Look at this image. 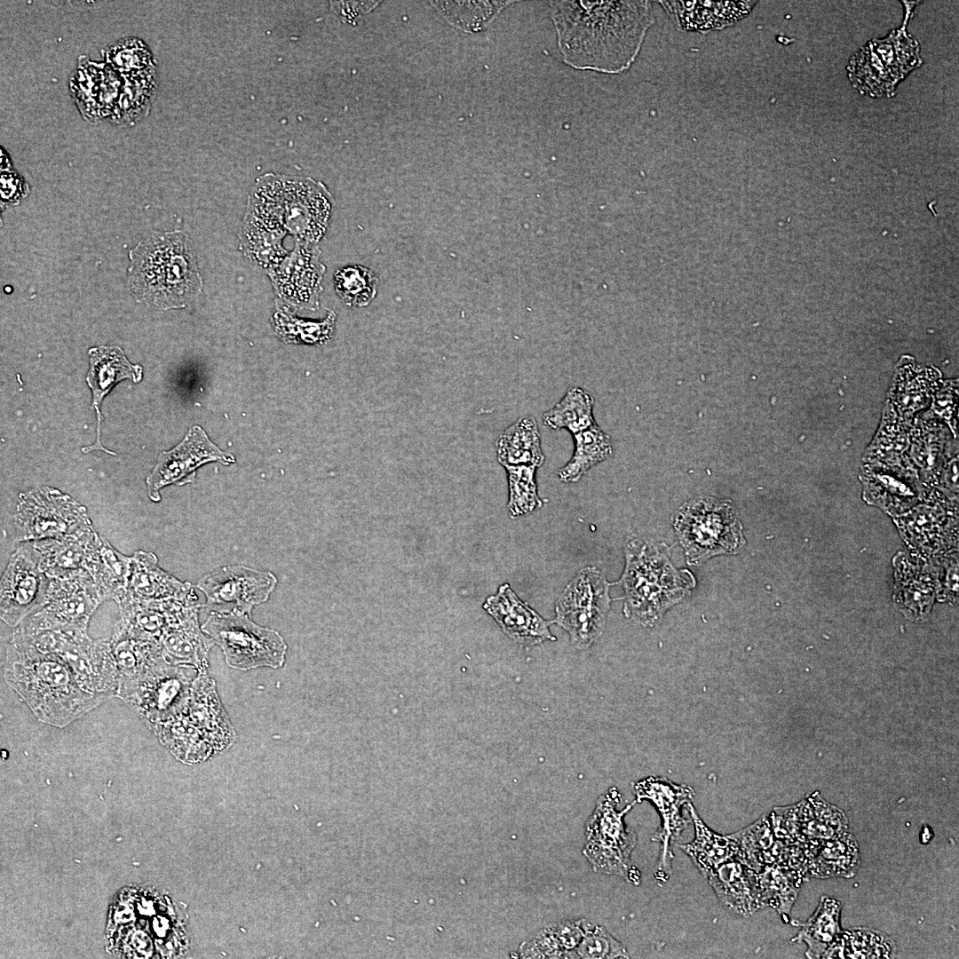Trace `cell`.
<instances>
[{"label": "cell", "instance_id": "obj_21", "mask_svg": "<svg viewBox=\"0 0 959 959\" xmlns=\"http://www.w3.org/2000/svg\"><path fill=\"white\" fill-rule=\"evenodd\" d=\"M90 369L86 382L92 392V406L97 413V439L94 444L83 448L87 453L92 450H103L107 454H115L105 448L100 441L101 414L99 406L104 397L120 381L130 379L139 383L142 379L143 369L140 365L131 364L123 351L118 346L93 347L88 352Z\"/></svg>", "mask_w": 959, "mask_h": 959}, {"label": "cell", "instance_id": "obj_3", "mask_svg": "<svg viewBox=\"0 0 959 959\" xmlns=\"http://www.w3.org/2000/svg\"><path fill=\"white\" fill-rule=\"evenodd\" d=\"M129 256L128 287L138 301L180 308L202 290L193 243L183 231L154 233Z\"/></svg>", "mask_w": 959, "mask_h": 959}, {"label": "cell", "instance_id": "obj_43", "mask_svg": "<svg viewBox=\"0 0 959 959\" xmlns=\"http://www.w3.org/2000/svg\"><path fill=\"white\" fill-rule=\"evenodd\" d=\"M378 278L363 266H348L334 274V287L343 302L351 307L368 305L377 293Z\"/></svg>", "mask_w": 959, "mask_h": 959}, {"label": "cell", "instance_id": "obj_35", "mask_svg": "<svg viewBox=\"0 0 959 959\" xmlns=\"http://www.w3.org/2000/svg\"><path fill=\"white\" fill-rule=\"evenodd\" d=\"M737 845V860L756 871L777 861L781 843L774 840V832L769 819L762 817L752 825L730 835Z\"/></svg>", "mask_w": 959, "mask_h": 959}, {"label": "cell", "instance_id": "obj_7", "mask_svg": "<svg viewBox=\"0 0 959 959\" xmlns=\"http://www.w3.org/2000/svg\"><path fill=\"white\" fill-rule=\"evenodd\" d=\"M28 640L41 652L60 655L86 692L104 701L117 696L119 672L109 639H93L86 630L30 628Z\"/></svg>", "mask_w": 959, "mask_h": 959}, {"label": "cell", "instance_id": "obj_18", "mask_svg": "<svg viewBox=\"0 0 959 959\" xmlns=\"http://www.w3.org/2000/svg\"><path fill=\"white\" fill-rule=\"evenodd\" d=\"M211 462L230 465L235 458L214 444L202 427L192 426L176 447L159 455L146 480L149 498L159 502L162 487L194 482L196 470Z\"/></svg>", "mask_w": 959, "mask_h": 959}, {"label": "cell", "instance_id": "obj_32", "mask_svg": "<svg viewBox=\"0 0 959 959\" xmlns=\"http://www.w3.org/2000/svg\"><path fill=\"white\" fill-rule=\"evenodd\" d=\"M585 920H563L544 926L519 945L518 957L568 958L583 939Z\"/></svg>", "mask_w": 959, "mask_h": 959}, {"label": "cell", "instance_id": "obj_12", "mask_svg": "<svg viewBox=\"0 0 959 959\" xmlns=\"http://www.w3.org/2000/svg\"><path fill=\"white\" fill-rule=\"evenodd\" d=\"M15 542H34L75 534L92 525L86 508L70 495L41 487L19 495L13 515Z\"/></svg>", "mask_w": 959, "mask_h": 959}, {"label": "cell", "instance_id": "obj_5", "mask_svg": "<svg viewBox=\"0 0 959 959\" xmlns=\"http://www.w3.org/2000/svg\"><path fill=\"white\" fill-rule=\"evenodd\" d=\"M332 208L326 186L311 178L265 174L253 186L246 211L296 241L317 244L324 236Z\"/></svg>", "mask_w": 959, "mask_h": 959}, {"label": "cell", "instance_id": "obj_36", "mask_svg": "<svg viewBox=\"0 0 959 959\" xmlns=\"http://www.w3.org/2000/svg\"><path fill=\"white\" fill-rule=\"evenodd\" d=\"M841 904L838 900L822 897L815 913L802 924L798 934L792 939L795 942H805L809 958H822L828 947L834 942L840 931Z\"/></svg>", "mask_w": 959, "mask_h": 959}, {"label": "cell", "instance_id": "obj_2", "mask_svg": "<svg viewBox=\"0 0 959 959\" xmlns=\"http://www.w3.org/2000/svg\"><path fill=\"white\" fill-rule=\"evenodd\" d=\"M4 677L41 722L65 727L104 702L83 689L67 662L44 653L12 633Z\"/></svg>", "mask_w": 959, "mask_h": 959}, {"label": "cell", "instance_id": "obj_45", "mask_svg": "<svg viewBox=\"0 0 959 959\" xmlns=\"http://www.w3.org/2000/svg\"><path fill=\"white\" fill-rule=\"evenodd\" d=\"M626 947L601 925L585 920L584 933L568 958L613 959L629 958Z\"/></svg>", "mask_w": 959, "mask_h": 959}, {"label": "cell", "instance_id": "obj_39", "mask_svg": "<svg viewBox=\"0 0 959 959\" xmlns=\"http://www.w3.org/2000/svg\"><path fill=\"white\" fill-rule=\"evenodd\" d=\"M802 878L788 867L774 862L758 871V882L765 906L788 915L797 895V881Z\"/></svg>", "mask_w": 959, "mask_h": 959}, {"label": "cell", "instance_id": "obj_28", "mask_svg": "<svg viewBox=\"0 0 959 959\" xmlns=\"http://www.w3.org/2000/svg\"><path fill=\"white\" fill-rule=\"evenodd\" d=\"M686 30L718 29L749 14L756 2H659Z\"/></svg>", "mask_w": 959, "mask_h": 959}, {"label": "cell", "instance_id": "obj_25", "mask_svg": "<svg viewBox=\"0 0 959 959\" xmlns=\"http://www.w3.org/2000/svg\"><path fill=\"white\" fill-rule=\"evenodd\" d=\"M99 539V535L91 525L75 534L32 543L37 551L41 568L49 578H54L74 570L84 569Z\"/></svg>", "mask_w": 959, "mask_h": 959}, {"label": "cell", "instance_id": "obj_23", "mask_svg": "<svg viewBox=\"0 0 959 959\" xmlns=\"http://www.w3.org/2000/svg\"><path fill=\"white\" fill-rule=\"evenodd\" d=\"M118 73L96 63L80 64L71 88L83 115L91 121L112 118L122 89Z\"/></svg>", "mask_w": 959, "mask_h": 959}, {"label": "cell", "instance_id": "obj_31", "mask_svg": "<svg viewBox=\"0 0 959 959\" xmlns=\"http://www.w3.org/2000/svg\"><path fill=\"white\" fill-rule=\"evenodd\" d=\"M686 807L693 823L694 838L689 844H680L679 848L690 857L700 872L706 876L719 865L737 859V845L733 837L711 830L691 803Z\"/></svg>", "mask_w": 959, "mask_h": 959}, {"label": "cell", "instance_id": "obj_19", "mask_svg": "<svg viewBox=\"0 0 959 959\" xmlns=\"http://www.w3.org/2000/svg\"><path fill=\"white\" fill-rule=\"evenodd\" d=\"M317 244L296 241L294 250L268 272L275 293L298 309L317 310L326 271Z\"/></svg>", "mask_w": 959, "mask_h": 959}, {"label": "cell", "instance_id": "obj_4", "mask_svg": "<svg viewBox=\"0 0 959 959\" xmlns=\"http://www.w3.org/2000/svg\"><path fill=\"white\" fill-rule=\"evenodd\" d=\"M624 552L625 567L619 581L624 590V615L652 627L690 593L694 579L689 571H678L672 566L668 548L662 543L631 538Z\"/></svg>", "mask_w": 959, "mask_h": 959}, {"label": "cell", "instance_id": "obj_11", "mask_svg": "<svg viewBox=\"0 0 959 959\" xmlns=\"http://www.w3.org/2000/svg\"><path fill=\"white\" fill-rule=\"evenodd\" d=\"M610 583L594 567H587L567 584L556 601L553 622L570 636L578 649L590 647L603 632L610 609Z\"/></svg>", "mask_w": 959, "mask_h": 959}, {"label": "cell", "instance_id": "obj_9", "mask_svg": "<svg viewBox=\"0 0 959 959\" xmlns=\"http://www.w3.org/2000/svg\"><path fill=\"white\" fill-rule=\"evenodd\" d=\"M908 13L902 28L869 41L851 58L848 76L861 94L891 97L896 84L922 64L919 44L906 30Z\"/></svg>", "mask_w": 959, "mask_h": 959}, {"label": "cell", "instance_id": "obj_37", "mask_svg": "<svg viewBox=\"0 0 959 959\" xmlns=\"http://www.w3.org/2000/svg\"><path fill=\"white\" fill-rule=\"evenodd\" d=\"M593 397L584 389L571 387L563 398L543 416L544 425L566 429L572 434L584 431L596 423L593 416Z\"/></svg>", "mask_w": 959, "mask_h": 959}, {"label": "cell", "instance_id": "obj_13", "mask_svg": "<svg viewBox=\"0 0 959 959\" xmlns=\"http://www.w3.org/2000/svg\"><path fill=\"white\" fill-rule=\"evenodd\" d=\"M201 674L194 666L168 664L139 679L121 682L116 697L137 711L153 731L186 703Z\"/></svg>", "mask_w": 959, "mask_h": 959}, {"label": "cell", "instance_id": "obj_20", "mask_svg": "<svg viewBox=\"0 0 959 959\" xmlns=\"http://www.w3.org/2000/svg\"><path fill=\"white\" fill-rule=\"evenodd\" d=\"M483 608L496 621L503 632L521 646H533L556 640L550 625L523 602L508 583L500 586L495 595L487 598Z\"/></svg>", "mask_w": 959, "mask_h": 959}, {"label": "cell", "instance_id": "obj_41", "mask_svg": "<svg viewBox=\"0 0 959 959\" xmlns=\"http://www.w3.org/2000/svg\"><path fill=\"white\" fill-rule=\"evenodd\" d=\"M859 866L857 843L850 834L836 836L827 841L818 856L813 859L812 874L815 876H851Z\"/></svg>", "mask_w": 959, "mask_h": 959}, {"label": "cell", "instance_id": "obj_33", "mask_svg": "<svg viewBox=\"0 0 959 959\" xmlns=\"http://www.w3.org/2000/svg\"><path fill=\"white\" fill-rule=\"evenodd\" d=\"M284 234L272 229L257 217L245 213L241 231V245L253 265L267 273L289 255L282 247Z\"/></svg>", "mask_w": 959, "mask_h": 959}, {"label": "cell", "instance_id": "obj_34", "mask_svg": "<svg viewBox=\"0 0 959 959\" xmlns=\"http://www.w3.org/2000/svg\"><path fill=\"white\" fill-rule=\"evenodd\" d=\"M573 436L575 442L573 456L558 472L563 482L578 481L591 467L613 455L610 436L598 424Z\"/></svg>", "mask_w": 959, "mask_h": 959}, {"label": "cell", "instance_id": "obj_27", "mask_svg": "<svg viewBox=\"0 0 959 959\" xmlns=\"http://www.w3.org/2000/svg\"><path fill=\"white\" fill-rule=\"evenodd\" d=\"M84 569L91 576L103 602L113 600L118 604L129 585L131 557L121 553L99 535Z\"/></svg>", "mask_w": 959, "mask_h": 959}, {"label": "cell", "instance_id": "obj_38", "mask_svg": "<svg viewBox=\"0 0 959 959\" xmlns=\"http://www.w3.org/2000/svg\"><path fill=\"white\" fill-rule=\"evenodd\" d=\"M337 315L329 311L325 319L318 321L298 319L285 307L276 306L273 316L276 334L285 343L321 345L333 336Z\"/></svg>", "mask_w": 959, "mask_h": 959}, {"label": "cell", "instance_id": "obj_15", "mask_svg": "<svg viewBox=\"0 0 959 959\" xmlns=\"http://www.w3.org/2000/svg\"><path fill=\"white\" fill-rule=\"evenodd\" d=\"M49 583L33 543H20L12 553L1 580L2 621L15 628L37 612L45 603Z\"/></svg>", "mask_w": 959, "mask_h": 959}, {"label": "cell", "instance_id": "obj_29", "mask_svg": "<svg viewBox=\"0 0 959 959\" xmlns=\"http://www.w3.org/2000/svg\"><path fill=\"white\" fill-rule=\"evenodd\" d=\"M199 627L198 613L168 629L159 644L165 660L172 665H190L203 672L214 642Z\"/></svg>", "mask_w": 959, "mask_h": 959}, {"label": "cell", "instance_id": "obj_46", "mask_svg": "<svg viewBox=\"0 0 959 959\" xmlns=\"http://www.w3.org/2000/svg\"><path fill=\"white\" fill-rule=\"evenodd\" d=\"M106 56L111 67L123 76L137 75L154 67L147 45L137 38L113 44Z\"/></svg>", "mask_w": 959, "mask_h": 959}, {"label": "cell", "instance_id": "obj_10", "mask_svg": "<svg viewBox=\"0 0 959 959\" xmlns=\"http://www.w3.org/2000/svg\"><path fill=\"white\" fill-rule=\"evenodd\" d=\"M201 628L220 646L226 664L233 669H277L284 663L287 645L283 638L276 630L254 622L248 614L211 612Z\"/></svg>", "mask_w": 959, "mask_h": 959}, {"label": "cell", "instance_id": "obj_17", "mask_svg": "<svg viewBox=\"0 0 959 959\" xmlns=\"http://www.w3.org/2000/svg\"><path fill=\"white\" fill-rule=\"evenodd\" d=\"M637 803L650 802L662 819L660 828L652 840L660 843V853L654 872L660 883H665L671 875L674 858L672 845L678 841L689 820L682 815V808L694 797V790L686 784H676L663 777L650 776L634 784Z\"/></svg>", "mask_w": 959, "mask_h": 959}, {"label": "cell", "instance_id": "obj_6", "mask_svg": "<svg viewBox=\"0 0 959 959\" xmlns=\"http://www.w3.org/2000/svg\"><path fill=\"white\" fill-rule=\"evenodd\" d=\"M673 526L689 565L736 553L745 544L741 523L726 500L712 496L691 500L678 510Z\"/></svg>", "mask_w": 959, "mask_h": 959}, {"label": "cell", "instance_id": "obj_1", "mask_svg": "<svg viewBox=\"0 0 959 959\" xmlns=\"http://www.w3.org/2000/svg\"><path fill=\"white\" fill-rule=\"evenodd\" d=\"M563 61L576 69H628L654 23L648 1L550 2Z\"/></svg>", "mask_w": 959, "mask_h": 959}, {"label": "cell", "instance_id": "obj_44", "mask_svg": "<svg viewBox=\"0 0 959 959\" xmlns=\"http://www.w3.org/2000/svg\"><path fill=\"white\" fill-rule=\"evenodd\" d=\"M508 474V509L511 517H518L542 507L537 493L536 468L534 465L504 467Z\"/></svg>", "mask_w": 959, "mask_h": 959}, {"label": "cell", "instance_id": "obj_24", "mask_svg": "<svg viewBox=\"0 0 959 959\" xmlns=\"http://www.w3.org/2000/svg\"><path fill=\"white\" fill-rule=\"evenodd\" d=\"M124 596L138 600H155L186 599L196 594L189 582H181L162 569L155 553L137 551L131 556V573Z\"/></svg>", "mask_w": 959, "mask_h": 959}, {"label": "cell", "instance_id": "obj_42", "mask_svg": "<svg viewBox=\"0 0 959 959\" xmlns=\"http://www.w3.org/2000/svg\"><path fill=\"white\" fill-rule=\"evenodd\" d=\"M123 78V88L112 116L119 123L132 122L146 113L155 90V67L139 75Z\"/></svg>", "mask_w": 959, "mask_h": 959}, {"label": "cell", "instance_id": "obj_14", "mask_svg": "<svg viewBox=\"0 0 959 959\" xmlns=\"http://www.w3.org/2000/svg\"><path fill=\"white\" fill-rule=\"evenodd\" d=\"M103 602L85 569L50 578L44 605L23 622L42 630H86L90 619Z\"/></svg>", "mask_w": 959, "mask_h": 959}, {"label": "cell", "instance_id": "obj_8", "mask_svg": "<svg viewBox=\"0 0 959 959\" xmlns=\"http://www.w3.org/2000/svg\"><path fill=\"white\" fill-rule=\"evenodd\" d=\"M621 797L615 787L599 796L586 823L583 853L595 872L618 876L628 883L638 884L640 873L630 862L638 837L623 820L637 801L618 811L616 806Z\"/></svg>", "mask_w": 959, "mask_h": 959}, {"label": "cell", "instance_id": "obj_22", "mask_svg": "<svg viewBox=\"0 0 959 959\" xmlns=\"http://www.w3.org/2000/svg\"><path fill=\"white\" fill-rule=\"evenodd\" d=\"M715 894L729 910L749 915L765 907L758 872L740 860H730L705 876Z\"/></svg>", "mask_w": 959, "mask_h": 959}, {"label": "cell", "instance_id": "obj_30", "mask_svg": "<svg viewBox=\"0 0 959 959\" xmlns=\"http://www.w3.org/2000/svg\"><path fill=\"white\" fill-rule=\"evenodd\" d=\"M498 462L503 466L540 467L545 459L538 424L532 416H522L506 428L496 442Z\"/></svg>", "mask_w": 959, "mask_h": 959}, {"label": "cell", "instance_id": "obj_40", "mask_svg": "<svg viewBox=\"0 0 959 959\" xmlns=\"http://www.w3.org/2000/svg\"><path fill=\"white\" fill-rule=\"evenodd\" d=\"M892 942L882 933L858 930L839 933L828 947L822 958H883L891 957Z\"/></svg>", "mask_w": 959, "mask_h": 959}, {"label": "cell", "instance_id": "obj_16", "mask_svg": "<svg viewBox=\"0 0 959 959\" xmlns=\"http://www.w3.org/2000/svg\"><path fill=\"white\" fill-rule=\"evenodd\" d=\"M276 584L277 578L269 571L233 565L204 575L196 587L206 597V603L202 606L211 612H242L250 615L255 606L269 598Z\"/></svg>", "mask_w": 959, "mask_h": 959}, {"label": "cell", "instance_id": "obj_26", "mask_svg": "<svg viewBox=\"0 0 959 959\" xmlns=\"http://www.w3.org/2000/svg\"><path fill=\"white\" fill-rule=\"evenodd\" d=\"M109 641L119 672V684L139 679L170 664L165 660L158 642L131 632L118 621Z\"/></svg>", "mask_w": 959, "mask_h": 959}]
</instances>
